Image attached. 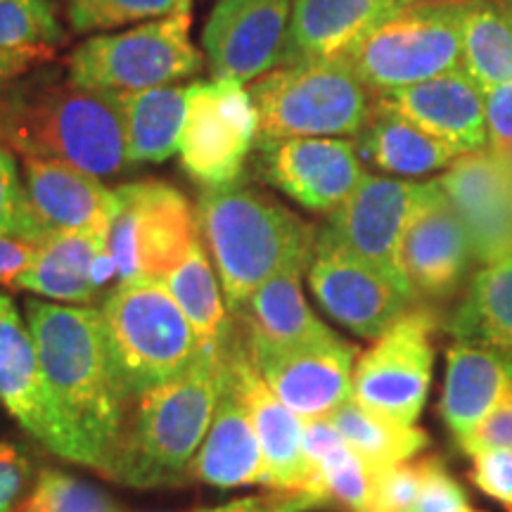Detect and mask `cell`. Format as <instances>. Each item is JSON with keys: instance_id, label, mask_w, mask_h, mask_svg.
I'll use <instances>...</instances> for the list:
<instances>
[{"instance_id": "8", "label": "cell", "mask_w": 512, "mask_h": 512, "mask_svg": "<svg viewBox=\"0 0 512 512\" xmlns=\"http://www.w3.org/2000/svg\"><path fill=\"white\" fill-rule=\"evenodd\" d=\"M190 29L192 15L181 12L119 34L93 36L72 50L67 74L76 86L114 95L174 86L202 69Z\"/></svg>"}, {"instance_id": "11", "label": "cell", "mask_w": 512, "mask_h": 512, "mask_svg": "<svg viewBox=\"0 0 512 512\" xmlns=\"http://www.w3.org/2000/svg\"><path fill=\"white\" fill-rule=\"evenodd\" d=\"M437 316L415 306L399 323L358 356L351 377V399L382 418L413 427L422 415L432 384Z\"/></svg>"}, {"instance_id": "40", "label": "cell", "mask_w": 512, "mask_h": 512, "mask_svg": "<svg viewBox=\"0 0 512 512\" xmlns=\"http://www.w3.org/2000/svg\"><path fill=\"white\" fill-rule=\"evenodd\" d=\"M420 479V460L384 467L377 472V489L370 512H411L420 494Z\"/></svg>"}, {"instance_id": "45", "label": "cell", "mask_w": 512, "mask_h": 512, "mask_svg": "<svg viewBox=\"0 0 512 512\" xmlns=\"http://www.w3.org/2000/svg\"><path fill=\"white\" fill-rule=\"evenodd\" d=\"M29 479V463L12 446L0 444V512H10L22 501Z\"/></svg>"}, {"instance_id": "21", "label": "cell", "mask_w": 512, "mask_h": 512, "mask_svg": "<svg viewBox=\"0 0 512 512\" xmlns=\"http://www.w3.org/2000/svg\"><path fill=\"white\" fill-rule=\"evenodd\" d=\"M107 238L110 233L105 230L50 235L38 245L29 268H24L10 287L46 297L50 302L93 304L114 278L119 280Z\"/></svg>"}, {"instance_id": "13", "label": "cell", "mask_w": 512, "mask_h": 512, "mask_svg": "<svg viewBox=\"0 0 512 512\" xmlns=\"http://www.w3.org/2000/svg\"><path fill=\"white\" fill-rule=\"evenodd\" d=\"M245 349L273 394L302 420L330 418L351 399L358 349L347 339L278 347L242 325Z\"/></svg>"}, {"instance_id": "37", "label": "cell", "mask_w": 512, "mask_h": 512, "mask_svg": "<svg viewBox=\"0 0 512 512\" xmlns=\"http://www.w3.org/2000/svg\"><path fill=\"white\" fill-rule=\"evenodd\" d=\"M10 512H121L112 498L100 489L64 475L57 470H43L34 489Z\"/></svg>"}, {"instance_id": "47", "label": "cell", "mask_w": 512, "mask_h": 512, "mask_svg": "<svg viewBox=\"0 0 512 512\" xmlns=\"http://www.w3.org/2000/svg\"><path fill=\"white\" fill-rule=\"evenodd\" d=\"M50 57L53 53H0V88L36 64L50 62Z\"/></svg>"}, {"instance_id": "23", "label": "cell", "mask_w": 512, "mask_h": 512, "mask_svg": "<svg viewBox=\"0 0 512 512\" xmlns=\"http://www.w3.org/2000/svg\"><path fill=\"white\" fill-rule=\"evenodd\" d=\"M377 98L422 131L451 145L458 155L489 147L484 91L465 74L463 67Z\"/></svg>"}, {"instance_id": "15", "label": "cell", "mask_w": 512, "mask_h": 512, "mask_svg": "<svg viewBox=\"0 0 512 512\" xmlns=\"http://www.w3.org/2000/svg\"><path fill=\"white\" fill-rule=\"evenodd\" d=\"M309 285L318 304L358 337L377 339L418 306V299L363 264L318 230L309 266Z\"/></svg>"}, {"instance_id": "4", "label": "cell", "mask_w": 512, "mask_h": 512, "mask_svg": "<svg viewBox=\"0 0 512 512\" xmlns=\"http://www.w3.org/2000/svg\"><path fill=\"white\" fill-rule=\"evenodd\" d=\"M223 358L200 356L181 377L138 394L102 477L131 489L188 482L221 396Z\"/></svg>"}, {"instance_id": "41", "label": "cell", "mask_w": 512, "mask_h": 512, "mask_svg": "<svg viewBox=\"0 0 512 512\" xmlns=\"http://www.w3.org/2000/svg\"><path fill=\"white\" fill-rule=\"evenodd\" d=\"M472 484L505 512H512V448H496L472 456Z\"/></svg>"}, {"instance_id": "38", "label": "cell", "mask_w": 512, "mask_h": 512, "mask_svg": "<svg viewBox=\"0 0 512 512\" xmlns=\"http://www.w3.org/2000/svg\"><path fill=\"white\" fill-rule=\"evenodd\" d=\"M0 238L46 242V233L34 219L24 190L22 171L17 169L15 152L0 145Z\"/></svg>"}, {"instance_id": "43", "label": "cell", "mask_w": 512, "mask_h": 512, "mask_svg": "<svg viewBox=\"0 0 512 512\" xmlns=\"http://www.w3.org/2000/svg\"><path fill=\"white\" fill-rule=\"evenodd\" d=\"M456 446L465 456H477L482 451H496V448H512V401L498 408L479 422L475 430L456 439Z\"/></svg>"}, {"instance_id": "7", "label": "cell", "mask_w": 512, "mask_h": 512, "mask_svg": "<svg viewBox=\"0 0 512 512\" xmlns=\"http://www.w3.org/2000/svg\"><path fill=\"white\" fill-rule=\"evenodd\" d=\"M465 5H406L342 60L375 98L460 69Z\"/></svg>"}, {"instance_id": "49", "label": "cell", "mask_w": 512, "mask_h": 512, "mask_svg": "<svg viewBox=\"0 0 512 512\" xmlns=\"http://www.w3.org/2000/svg\"><path fill=\"white\" fill-rule=\"evenodd\" d=\"M491 3H494V5H496V8H498V10H501V12H503V15H505V17H508V19H510V22H512V0H491Z\"/></svg>"}, {"instance_id": "27", "label": "cell", "mask_w": 512, "mask_h": 512, "mask_svg": "<svg viewBox=\"0 0 512 512\" xmlns=\"http://www.w3.org/2000/svg\"><path fill=\"white\" fill-rule=\"evenodd\" d=\"M356 150L377 169L399 176L430 174L463 157L451 145L401 117L382 98H375L373 114L358 133Z\"/></svg>"}, {"instance_id": "20", "label": "cell", "mask_w": 512, "mask_h": 512, "mask_svg": "<svg viewBox=\"0 0 512 512\" xmlns=\"http://www.w3.org/2000/svg\"><path fill=\"white\" fill-rule=\"evenodd\" d=\"M228 363L240 384L242 396H245L256 437H259L261 451H264L268 489L304 491V494L316 496L325 503L316 470L311 467L304 451V420L297 413H292L259 375L245 349L242 332L238 330L230 337ZM325 508H328V503H325Z\"/></svg>"}, {"instance_id": "18", "label": "cell", "mask_w": 512, "mask_h": 512, "mask_svg": "<svg viewBox=\"0 0 512 512\" xmlns=\"http://www.w3.org/2000/svg\"><path fill=\"white\" fill-rule=\"evenodd\" d=\"M256 150V174L316 214H332L366 176L351 140L290 138L259 143Z\"/></svg>"}, {"instance_id": "33", "label": "cell", "mask_w": 512, "mask_h": 512, "mask_svg": "<svg viewBox=\"0 0 512 512\" xmlns=\"http://www.w3.org/2000/svg\"><path fill=\"white\" fill-rule=\"evenodd\" d=\"M463 69L484 93L512 86V22L491 0L465 5Z\"/></svg>"}, {"instance_id": "9", "label": "cell", "mask_w": 512, "mask_h": 512, "mask_svg": "<svg viewBox=\"0 0 512 512\" xmlns=\"http://www.w3.org/2000/svg\"><path fill=\"white\" fill-rule=\"evenodd\" d=\"M202 242L197 209L164 181L126 183L114 190V219L107 247L119 280H164Z\"/></svg>"}, {"instance_id": "10", "label": "cell", "mask_w": 512, "mask_h": 512, "mask_svg": "<svg viewBox=\"0 0 512 512\" xmlns=\"http://www.w3.org/2000/svg\"><path fill=\"white\" fill-rule=\"evenodd\" d=\"M256 138L259 117L245 83L238 79L190 83L178 157L192 183L204 190L235 185Z\"/></svg>"}, {"instance_id": "30", "label": "cell", "mask_w": 512, "mask_h": 512, "mask_svg": "<svg viewBox=\"0 0 512 512\" xmlns=\"http://www.w3.org/2000/svg\"><path fill=\"white\" fill-rule=\"evenodd\" d=\"M456 342L512 354V256L484 266L446 320Z\"/></svg>"}, {"instance_id": "25", "label": "cell", "mask_w": 512, "mask_h": 512, "mask_svg": "<svg viewBox=\"0 0 512 512\" xmlns=\"http://www.w3.org/2000/svg\"><path fill=\"white\" fill-rule=\"evenodd\" d=\"M401 8V0H294L278 67L339 60Z\"/></svg>"}, {"instance_id": "6", "label": "cell", "mask_w": 512, "mask_h": 512, "mask_svg": "<svg viewBox=\"0 0 512 512\" xmlns=\"http://www.w3.org/2000/svg\"><path fill=\"white\" fill-rule=\"evenodd\" d=\"M259 143L290 138L358 136L373 114L375 95L358 81L347 60L278 67L249 88Z\"/></svg>"}, {"instance_id": "1", "label": "cell", "mask_w": 512, "mask_h": 512, "mask_svg": "<svg viewBox=\"0 0 512 512\" xmlns=\"http://www.w3.org/2000/svg\"><path fill=\"white\" fill-rule=\"evenodd\" d=\"M0 145L22 157L60 159L98 178L131 166L121 95L76 86L67 67L50 62L0 88Z\"/></svg>"}, {"instance_id": "14", "label": "cell", "mask_w": 512, "mask_h": 512, "mask_svg": "<svg viewBox=\"0 0 512 512\" xmlns=\"http://www.w3.org/2000/svg\"><path fill=\"white\" fill-rule=\"evenodd\" d=\"M422 185L366 174L344 204L328 214L320 233L413 294L403 278L399 252L408 221L420 202Z\"/></svg>"}, {"instance_id": "24", "label": "cell", "mask_w": 512, "mask_h": 512, "mask_svg": "<svg viewBox=\"0 0 512 512\" xmlns=\"http://www.w3.org/2000/svg\"><path fill=\"white\" fill-rule=\"evenodd\" d=\"M190 477L219 489L268 484L264 451L256 437L245 396L228 363V349L223 358V387L214 420L192 460Z\"/></svg>"}, {"instance_id": "28", "label": "cell", "mask_w": 512, "mask_h": 512, "mask_svg": "<svg viewBox=\"0 0 512 512\" xmlns=\"http://www.w3.org/2000/svg\"><path fill=\"white\" fill-rule=\"evenodd\" d=\"M302 273L299 268H292L273 275L249 299L245 311L240 313V323L278 347H302L337 337V332L330 330L306 302Z\"/></svg>"}, {"instance_id": "2", "label": "cell", "mask_w": 512, "mask_h": 512, "mask_svg": "<svg viewBox=\"0 0 512 512\" xmlns=\"http://www.w3.org/2000/svg\"><path fill=\"white\" fill-rule=\"evenodd\" d=\"M27 320L57 408L86 446L91 470L105 475L131 401L114 368L100 309L29 299Z\"/></svg>"}, {"instance_id": "17", "label": "cell", "mask_w": 512, "mask_h": 512, "mask_svg": "<svg viewBox=\"0 0 512 512\" xmlns=\"http://www.w3.org/2000/svg\"><path fill=\"white\" fill-rule=\"evenodd\" d=\"M294 0H216L202 46L214 79L256 81L283 57Z\"/></svg>"}, {"instance_id": "16", "label": "cell", "mask_w": 512, "mask_h": 512, "mask_svg": "<svg viewBox=\"0 0 512 512\" xmlns=\"http://www.w3.org/2000/svg\"><path fill=\"white\" fill-rule=\"evenodd\" d=\"M472 245L460 216L439 181L422 185V195L401 242V271L420 302H444L465 285Z\"/></svg>"}, {"instance_id": "46", "label": "cell", "mask_w": 512, "mask_h": 512, "mask_svg": "<svg viewBox=\"0 0 512 512\" xmlns=\"http://www.w3.org/2000/svg\"><path fill=\"white\" fill-rule=\"evenodd\" d=\"M41 242L0 238V285H8L24 268H29Z\"/></svg>"}, {"instance_id": "42", "label": "cell", "mask_w": 512, "mask_h": 512, "mask_svg": "<svg viewBox=\"0 0 512 512\" xmlns=\"http://www.w3.org/2000/svg\"><path fill=\"white\" fill-rule=\"evenodd\" d=\"M325 508L320 498L304 494V491H275L271 494H256L233 501L211 505V508H195L185 512H311Z\"/></svg>"}, {"instance_id": "22", "label": "cell", "mask_w": 512, "mask_h": 512, "mask_svg": "<svg viewBox=\"0 0 512 512\" xmlns=\"http://www.w3.org/2000/svg\"><path fill=\"white\" fill-rule=\"evenodd\" d=\"M22 181L34 219L46 238L79 230L110 233L114 190H107L98 176L60 159L24 157Z\"/></svg>"}, {"instance_id": "12", "label": "cell", "mask_w": 512, "mask_h": 512, "mask_svg": "<svg viewBox=\"0 0 512 512\" xmlns=\"http://www.w3.org/2000/svg\"><path fill=\"white\" fill-rule=\"evenodd\" d=\"M0 403L29 437L69 463L91 467V456L50 394L29 325L0 292Z\"/></svg>"}, {"instance_id": "5", "label": "cell", "mask_w": 512, "mask_h": 512, "mask_svg": "<svg viewBox=\"0 0 512 512\" xmlns=\"http://www.w3.org/2000/svg\"><path fill=\"white\" fill-rule=\"evenodd\" d=\"M100 313L128 401L181 377L202 356L188 318L162 280H119L102 299Z\"/></svg>"}, {"instance_id": "26", "label": "cell", "mask_w": 512, "mask_h": 512, "mask_svg": "<svg viewBox=\"0 0 512 512\" xmlns=\"http://www.w3.org/2000/svg\"><path fill=\"white\" fill-rule=\"evenodd\" d=\"M512 401V354L456 342L446 354L439 413L453 437L475 430L491 413Z\"/></svg>"}, {"instance_id": "32", "label": "cell", "mask_w": 512, "mask_h": 512, "mask_svg": "<svg viewBox=\"0 0 512 512\" xmlns=\"http://www.w3.org/2000/svg\"><path fill=\"white\" fill-rule=\"evenodd\" d=\"M330 422L347 441L356 456H361L370 467L384 470L399 463H411L430 444L425 430L418 425L406 427L377 415L361 403L349 399L330 415Z\"/></svg>"}, {"instance_id": "19", "label": "cell", "mask_w": 512, "mask_h": 512, "mask_svg": "<svg viewBox=\"0 0 512 512\" xmlns=\"http://www.w3.org/2000/svg\"><path fill=\"white\" fill-rule=\"evenodd\" d=\"M463 221L472 254L494 266L512 256V155L479 150L458 157L437 178Z\"/></svg>"}, {"instance_id": "39", "label": "cell", "mask_w": 512, "mask_h": 512, "mask_svg": "<svg viewBox=\"0 0 512 512\" xmlns=\"http://www.w3.org/2000/svg\"><path fill=\"white\" fill-rule=\"evenodd\" d=\"M420 467V494L411 512H484L472 505L467 491L446 470L444 460L422 458Z\"/></svg>"}, {"instance_id": "35", "label": "cell", "mask_w": 512, "mask_h": 512, "mask_svg": "<svg viewBox=\"0 0 512 512\" xmlns=\"http://www.w3.org/2000/svg\"><path fill=\"white\" fill-rule=\"evenodd\" d=\"M67 24L76 34L110 31L190 12L192 0H60Z\"/></svg>"}, {"instance_id": "36", "label": "cell", "mask_w": 512, "mask_h": 512, "mask_svg": "<svg viewBox=\"0 0 512 512\" xmlns=\"http://www.w3.org/2000/svg\"><path fill=\"white\" fill-rule=\"evenodd\" d=\"M377 472L347 446H339L323 463L316 465V475L325 503L342 512H370L377 489Z\"/></svg>"}, {"instance_id": "29", "label": "cell", "mask_w": 512, "mask_h": 512, "mask_svg": "<svg viewBox=\"0 0 512 512\" xmlns=\"http://www.w3.org/2000/svg\"><path fill=\"white\" fill-rule=\"evenodd\" d=\"M178 309L185 313L202 356L226 354L230 337L235 332V320L230 318L226 297L221 294L216 268L211 266L209 254L200 242L181 266L174 268L162 280Z\"/></svg>"}, {"instance_id": "44", "label": "cell", "mask_w": 512, "mask_h": 512, "mask_svg": "<svg viewBox=\"0 0 512 512\" xmlns=\"http://www.w3.org/2000/svg\"><path fill=\"white\" fill-rule=\"evenodd\" d=\"M484 107L489 150L512 155V86H498L486 91Z\"/></svg>"}, {"instance_id": "31", "label": "cell", "mask_w": 512, "mask_h": 512, "mask_svg": "<svg viewBox=\"0 0 512 512\" xmlns=\"http://www.w3.org/2000/svg\"><path fill=\"white\" fill-rule=\"evenodd\" d=\"M188 91L190 86L174 83L152 91L121 95L131 166L159 164L176 155L185 114H188Z\"/></svg>"}, {"instance_id": "34", "label": "cell", "mask_w": 512, "mask_h": 512, "mask_svg": "<svg viewBox=\"0 0 512 512\" xmlns=\"http://www.w3.org/2000/svg\"><path fill=\"white\" fill-rule=\"evenodd\" d=\"M64 43L55 0H0V53H53Z\"/></svg>"}, {"instance_id": "3", "label": "cell", "mask_w": 512, "mask_h": 512, "mask_svg": "<svg viewBox=\"0 0 512 512\" xmlns=\"http://www.w3.org/2000/svg\"><path fill=\"white\" fill-rule=\"evenodd\" d=\"M197 223L207 245L230 316H240L273 275L306 271L318 230L264 190L247 185L204 190Z\"/></svg>"}, {"instance_id": "48", "label": "cell", "mask_w": 512, "mask_h": 512, "mask_svg": "<svg viewBox=\"0 0 512 512\" xmlns=\"http://www.w3.org/2000/svg\"><path fill=\"white\" fill-rule=\"evenodd\" d=\"M403 5H465L470 0H401Z\"/></svg>"}]
</instances>
